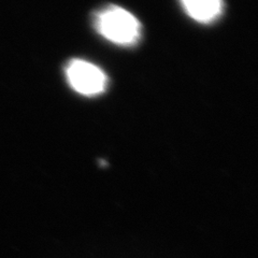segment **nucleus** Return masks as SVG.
<instances>
[{
  "label": "nucleus",
  "instance_id": "2",
  "mask_svg": "<svg viewBox=\"0 0 258 258\" xmlns=\"http://www.w3.org/2000/svg\"><path fill=\"white\" fill-rule=\"evenodd\" d=\"M66 76L70 86L85 96L101 94L107 87L106 74L86 60L72 59L66 67Z\"/></svg>",
  "mask_w": 258,
  "mask_h": 258
},
{
  "label": "nucleus",
  "instance_id": "1",
  "mask_svg": "<svg viewBox=\"0 0 258 258\" xmlns=\"http://www.w3.org/2000/svg\"><path fill=\"white\" fill-rule=\"evenodd\" d=\"M95 27L103 38L120 45L136 43L141 35V25L136 16L113 5L96 14Z\"/></svg>",
  "mask_w": 258,
  "mask_h": 258
},
{
  "label": "nucleus",
  "instance_id": "3",
  "mask_svg": "<svg viewBox=\"0 0 258 258\" xmlns=\"http://www.w3.org/2000/svg\"><path fill=\"white\" fill-rule=\"evenodd\" d=\"M182 6L191 19L200 23H210L222 14L224 3L220 0H185Z\"/></svg>",
  "mask_w": 258,
  "mask_h": 258
}]
</instances>
